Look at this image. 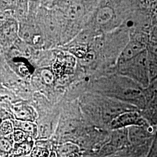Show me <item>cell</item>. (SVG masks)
Instances as JSON below:
<instances>
[{
    "instance_id": "7",
    "label": "cell",
    "mask_w": 157,
    "mask_h": 157,
    "mask_svg": "<svg viewBox=\"0 0 157 157\" xmlns=\"http://www.w3.org/2000/svg\"><path fill=\"white\" fill-rule=\"evenodd\" d=\"M12 124L14 128L22 130L25 133L35 136L37 133V127L33 122L16 120Z\"/></svg>"
},
{
    "instance_id": "21",
    "label": "cell",
    "mask_w": 157,
    "mask_h": 157,
    "mask_svg": "<svg viewBox=\"0 0 157 157\" xmlns=\"http://www.w3.org/2000/svg\"><path fill=\"white\" fill-rule=\"evenodd\" d=\"M97 157L94 156V155H85L84 157Z\"/></svg>"
},
{
    "instance_id": "16",
    "label": "cell",
    "mask_w": 157,
    "mask_h": 157,
    "mask_svg": "<svg viewBox=\"0 0 157 157\" xmlns=\"http://www.w3.org/2000/svg\"><path fill=\"white\" fill-rule=\"evenodd\" d=\"M121 151L116 152L115 153H113L112 154H110L109 155H107L106 157H129V155L128 154H126L125 152H121Z\"/></svg>"
},
{
    "instance_id": "4",
    "label": "cell",
    "mask_w": 157,
    "mask_h": 157,
    "mask_svg": "<svg viewBox=\"0 0 157 157\" xmlns=\"http://www.w3.org/2000/svg\"><path fill=\"white\" fill-rule=\"evenodd\" d=\"M130 143L128 128L113 130L111 140L108 144L115 152L124 150Z\"/></svg>"
},
{
    "instance_id": "14",
    "label": "cell",
    "mask_w": 157,
    "mask_h": 157,
    "mask_svg": "<svg viewBox=\"0 0 157 157\" xmlns=\"http://www.w3.org/2000/svg\"><path fill=\"white\" fill-rule=\"evenodd\" d=\"M25 133H24L22 130H17L14 133V139L18 143H21L25 140Z\"/></svg>"
},
{
    "instance_id": "10",
    "label": "cell",
    "mask_w": 157,
    "mask_h": 157,
    "mask_svg": "<svg viewBox=\"0 0 157 157\" xmlns=\"http://www.w3.org/2000/svg\"><path fill=\"white\" fill-rule=\"evenodd\" d=\"M147 56L157 60V41L150 39L147 47Z\"/></svg>"
},
{
    "instance_id": "18",
    "label": "cell",
    "mask_w": 157,
    "mask_h": 157,
    "mask_svg": "<svg viewBox=\"0 0 157 157\" xmlns=\"http://www.w3.org/2000/svg\"><path fill=\"white\" fill-rule=\"evenodd\" d=\"M148 87L154 94H157V79L152 82Z\"/></svg>"
},
{
    "instance_id": "11",
    "label": "cell",
    "mask_w": 157,
    "mask_h": 157,
    "mask_svg": "<svg viewBox=\"0 0 157 157\" xmlns=\"http://www.w3.org/2000/svg\"><path fill=\"white\" fill-rule=\"evenodd\" d=\"M83 12V8L80 5L75 4L71 6L68 10L67 15L69 17L72 19H75L80 17Z\"/></svg>"
},
{
    "instance_id": "6",
    "label": "cell",
    "mask_w": 157,
    "mask_h": 157,
    "mask_svg": "<svg viewBox=\"0 0 157 157\" xmlns=\"http://www.w3.org/2000/svg\"><path fill=\"white\" fill-rule=\"evenodd\" d=\"M13 112L18 121L33 122L36 118V113L33 109L27 105H16L13 108Z\"/></svg>"
},
{
    "instance_id": "8",
    "label": "cell",
    "mask_w": 157,
    "mask_h": 157,
    "mask_svg": "<svg viewBox=\"0 0 157 157\" xmlns=\"http://www.w3.org/2000/svg\"><path fill=\"white\" fill-rule=\"evenodd\" d=\"M114 11L112 8L108 6L103 7L98 12L97 20L100 24H105L112 19Z\"/></svg>"
},
{
    "instance_id": "5",
    "label": "cell",
    "mask_w": 157,
    "mask_h": 157,
    "mask_svg": "<svg viewBox=\"0 0 157 157\" xmlns=\"http://www.w3.org/2000/svg\"><path fill=\"white\" fill-rule=\"evenodd\" d=\"M152 128L147 124L140 126H132L128 128L130 143H138L151 137Z\"/></svg>"
},
{
    "instance_id": "12",
    "label": "cell",
    "mask_w": 157,
    "mask_h": 157,
    "mask_svg": "<svg viewBox=\"0 0 157 157\" xmlns=\"http://www.w3.org/2000/svg\"><path fill=\"white\" fill-rule=\"evenodd\" d=\"M13 125L9 121H4L1 124V132L4 135H8L11 133L13 131Z\"/></svg>"
},
{
    "instance_id": "15",
    "label": "cell",
    "mask_w": 157,
    "mask_h": 157,
    "mask_svg": "<svg viewBox=\"0 0 157 157\" xmlns=\"http://www.w3.org/2000/svg\"><path fill=\"white\" fill-rule=\"evenodd\" d=\"M1 150H2L3 151H8L11 147V142L6 139H3L1 140Z\"/></svg>"
},
{
    "instance_id": "20",
    "label": "cell",
    "mask_w": 157,
    "mask_h": 157,
    "mask_svg": "<svg viewBox=\"0 0 157 157\" xmlns=\"http://www.w3.org/2000/svg\"><path fill=\"white\" fill-rule=\"evenodd\" d=\"M54 70L56 71V73H62V71H63V69H62V66L59 63H57L56 64L54 65Z\"/></svg>"
},
{
    "instance_id": "22",
    "label": "cell",
    "mask_w": 157,
    "mask_h": 157,
    "mask_svg": "<svg viewBox=\"0 0 157 157\" xmlns=\"http://www.w3.org/2000/svg\"><path fill=\"white\" fill-rule=\"evenodd\" d=\"M156 79H157V75H156V76H155V79H154V80H155ZM154 81H153V82H154Z\"/></svg>"
},
{
    "instance_id": "9",
    "label": "cell",
    "mask_w": 157,
    "mask_h": 157,
    "mask_svg": "<svg viewBox=\"0 0 157 157\" xmlns=\"http://www.w3.org/2000/svg\"><path fill=\"white\" fill-rule=\"evenodd\" d=\"M78 151V147L72 143H66L58 148V155L60 157H70Z\"/></svg>"
},
{
    "instance_id": "17",
    "label": "cell",
    "mask_w": 157,
    "mask_h": 157,
    "mask_svg": "<svg viewBox=\"0 0 157 157\" xmlns=\"http://www.w3.org/2000/svg\"><path fill=\"white\" fill-rule=\"evenodd\" d=\"M150 39L157 41V26H155L152 28L150 32Z\"/></svg>"
},
{
    "instance_id": "1",
    "label": "cell",
    "mask_w": 157,
    "mask_h": 157,
    "mask_svg": "<svg viewBox=\"0 0 157 157\" xmlns=\"http://www.w3.org/2000/svg\"><path fill=\"white\" fill-rule=\"evenodd\" d=\"M119 66L124 75L144 89L148 88L151 83L147 50Z\"/></svg>"
},
{
    "instance_id": "19",
    "label": "cell",
    "mask_w": 157,
    "mask_h": 157,
    "mask_svg": "<svg viewBox=\"0 0 157 157\" xmlns=\"http://www.w3.org/2000/svg\"><path fill=\"white\" fill-rule=\"evenodd\" d=\"M65 62L66 64L69 67H72L75 64V59L72 56H67L65 59Z\"/></svg>"
},
{
    "instance_id": "2",
    "label": "cell",
    "mask_w": 157,
    "mask_h": 157,
    "mask_svg": "<svg viewBox=\"0 0 157 157\" xmlns=\"http://www.w3.org/2000/svg\"><path fill=\"white\" fill-rule=\"evenodd\" d=\"M150 39V34L137 32L121 52L118 59L119 64L127 62L146 51Z\"/></svg>"
},
{
    "instance_id": "3",
    "label": "cell",
    "mask_w": 157,
    "mask_h": 157,
    "mask_svg": "<svg viewBox=\"0 0 157 157\" xmlns=\"http://www.w3.org/2000/svg\"><path fill=\"white\" fill-rule=\"evenodd\" d=\"M147 121L146 118L137 110L124 112L113 119L110 126L113 130L129 128L132 126L146 125Z\"/></svg>"
},
{
    "instance_id": "13",
    "label": "cell",
    "mask_w": 157,
    "mask_h": 157,
    "mask_svg": "<svg viewBox=\"0 0 157 157\" xmlns=\"http://www.w3.org/2000/svg\"><path fill=\"white\" fill-rule=\"evenodd\" d=\"M41 75L43 80L46 83L50 84L53 81V75L50 71L48 70H43L41 72Z\"/></svg>"
}]
</instances>
